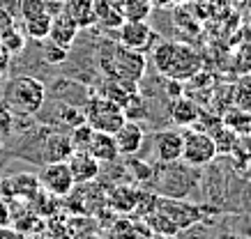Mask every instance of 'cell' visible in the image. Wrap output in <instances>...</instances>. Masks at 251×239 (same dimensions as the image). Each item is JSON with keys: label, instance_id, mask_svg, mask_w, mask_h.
I'll return each instance as SVG.
<instances>
[{"label": "cell", "instance_id": "obj_1", "mask_svg": "<svg viewBox=\"0 0 251 239\" xmlns=\"http://www.w3.org/2000/svg\"><path fill=\"white\" fill-rule=\"evenodd\" d=\"M152 65L168 81L187 83L203 69V58L187 42H161L152 51Z\"/></svg>", "mask_w": 251, "mask_h": 239}, {"label": "cell", "instance_id": "obj_31", "mask_svg": "<svg viewBox=\"0 0 251 239\" xmlns=\"http://www.w3.org/2000/svg\"><path fill=\"white\" fill-rule=\"evenodd\" d=\"M237 71H242V74H251V46H244L237 55Z\"/></svg>", "mask_w": 251, "mask_h": 239}, {"label": "cell", "instance_id": "obj_18", "mask_svg": "<svg viewBox=\"0 0 251 239\" xmlns=\"http://www.w3.org/2000/svg\"><path fill=\"white\" fill-rule=\"evenodd\" d=\"M214 140V147H217V154H230V152H235V143L240 138V133H235L230 127L226 124H219V127H214V131L210 133Z\"/></svg>", "mask_w": 251, "mask_h": 239}, {"label": "cell", "instance_id": "obj_36", "mask_svg": "<svg viewBox=\"0 0 251 239\" xmlns=\"http://www.w3.org/2000/svg\"><path fill=\"white\" fill-rule=\"evenodd\" d=\"M7 221H9L7 205H5V202H0V225H7Z\"/></svg>", "mask_w": 251, "mask_h": 239}, {"label": "cell", "instance_id": "obj_17", "mask_svg": "<svg viewBox=\"0 0 251 239\" xmlns=\"http://www.w3.org/2000/svg\"><path fill=\"white\" fill-rule=\"evenodd\" d=\"M51 21H53V16L49 14V12H42V14H37V16L25 19V21H23L25 37L35 39V42H44V39L49 37V30H51Z\"/></svg>", "mask_w": 251, "mask_h": 239}, {"label": "cell", "instance_id": "obj_33", "mask_svg": "<svg viewBox=\"0 0 251 239\" xmlns=\"http://www.w3.org/2000/svg\"><path fill=\"white\" fill-rule=\"evenodd\" d=\"M12 25H14L12 14H9V12H5V9H0V35L7 30V28H12Z\"/></svg>", "mask_w": 251, "mask_h": 239}, {"label": "cell", "instance_id": "obj_14", "mask_svg": "<svg viewBox=\"0 0 251 239\" xmlns=\"http://www.w3.org/2000/svg\"><path fill=\"white\" fill-rule=\"evenodd\" d=\"M168 115L175 127H194L201 120V108L187 97H175L168 108Z\"/></svg>", "mask_w": 251, "mask_h": 239}, {"label": "cell", "instance_id": "obj_39", "mask_svg": "<svg viewBox=\"0 0 251 239\" xmlns=\"http://www.w3.org/2000/svg\"><path fill=\"white\" fill-rule=\"evenodd\" d=\"M0 156H2V140H0Z\"/></svg>", "mask_w": 251, "mask_h": 239}, {"label": "cell", "instance_id": "obj_30", "mask_svg": "<svg viewBox=\"0 0 251 239\" xmlns=\"http://www.w3.org/2000/svg\"><path fill=\"white\" fill-rule=\"evenodd\" d=\"M108 239H141L136 235V230L131 228V225L127 223H120L115 230H111V235H108Z\"/></svg>", "mask_w": 251, "mask_h": 239}, {"label": "cell", "instance_id": "obj_32", "mask_svg": "<svg viewBox=\"0 0 251 239\" xmlns=\"http://www.w3.org/2000/svg\"><path fill=\"white\" fill-rule=\"evenodd\" d=\"M9 62H12V55L0 46V76H5V74L9 71Z\"/></svg>", "mask_w": 251, "mask_h": 239}, {"label": "cell", "instance_id": "obj_23", "mask_svg": "<svg viewBox=\"0 0 251 239\" xmlns=\"http://www.w3.org/2000/svg\"><path fill=\"white\" fill-rule=\"evenodd\" d=\"M92 129L88 122H81L76 124L74 129H72V133H69V140H72V147H74V152H85L88 150V145H90V138H92Z\"/></svg>", "mask_w": 251, "mask_h": 239}, {"label": "cell", "instance_id": "obj_28", "mask_svg": "<svg viewBox=\"0 0 251 239\" xmlns=\"http://www.w3.org/2000/svg\"><path fill=\"white\" fill-rule=\"evenodd\" d=\"M85 122L83 117V110H78V108H72V106H62L60 110V124H65L67 129H74L76 124Z\"/></svg>", "mask_w": 251, "mask_h": 239}, {"label": "cell", "instance_id": "obj_37", "mask_svg": "<svg viewBox=\"0 0 251 239\" xmlns=\"http://www.w3.org/2000/svg\"><path fill=\"white\" fill-rule=\"evenodd\" d=\"M182 2H191V5H198V2H203V0H182Z\"/></svg>", "mask_w": 251, "mask_h": 239}, {"label": "cell", "instance_id": "obj_21", "mask_svg": "<svg viewBox=\"0 0 251 239\" xmlns=\"http://www.w3.org/2000/svg\"><path fill=\"white\" fill-rule=\"evenodd\" d=\"M0 46L5 48L9 55H19L25 48V32H21L16 25L7 28V30L0 35Z\"/></svg>", "mask_w": 251, "mask_h": 239}, {"label": "cell", "instance_id": "obj_40", "mask_svg": "<svg viewBox=\"0 0 251 239\" xmlns=\"http://www.w3.org/2000/svg\"><path fill=\"white\" fill-rule=\"evenodd\" d=\"M148 239H159V237H148Z\"/></svg>", "mask_w": 251, "mask_h": 239}, {"label": "cell", "instance_id": "obj_15", "mask_svg": "<svg viewBox=\"0 0 251 239\" xmlns=\"http://www.w3.org/2000/svg\"><path fill=\"white\" fill-rule=\"evenodd\" d=\"M62 12H67L78 28H90L97 23V12H95V0H65Z\"/></svg>", "mask_w": 251, "mask_h": 239}, {"label": "cell", "instance_id": "obj_26", "mask_svg": "<svg viewBox=\"0 0 251 239\" xmlns=\"http://www.w3.org/2000/svg\"><path fill=\"white\" fill-rule=\"evenodd\" d=\"M16 9H19V14L21 19H30V16H37L42 12H46V2L44 0H16Z\"/></svg>", "mask_w": 251, "mask_h": 239}, {"label": "cell", "instance_id": "obj_4", "mask_svg": "<svg viewBox=\"0 0 251 239\" xmlns=\"http://www.w3.org/2000/svg\"><path fill=\"white\" fill-rule=\"evenodd\" d=\"M83 117L95 131H106V133H115L120 129V124L127 120L122 106H118L115 101L106 99L101 94L88 101V106L83 108Z\"/></svg>", "mask_w": 251, "mask_h": 239}, {"label": "cell", "instance_id": "obj_25", "mask_svg": "<svg viewBox=\"0 0 251 239\" xmlns=\"http://www.w3.org/2000/svg\"><path fill=\"white\" fill-rule=\"evenodd\" d=\"M115 200H122V202H118V205H115V207L120 209V212H127V209L136 207L138 193L134 191V189H131V186H120V189H115L113 198H111V202H115Z\"/></svg>", "mask_w": 251, "mask_h": 239}, {"label": "cell", "instance_id": "obj_38", "mask_svg": "<svg viewBox=\"0 0 251 239\" xmlns=\"http://www.w3.org/2000/svg\"><path fill=\"white\" fill-rule=\"evenodd\" d=\"M44 2H65V0H44Z\"/></svg>", "mask_w": 251, "mask_h": 239}, {"label": "cell", "instance_id": "obj_9", "mask_svg": "<svg viewBox=\"0 0 251 239\" xmlns=\"http://www.w3.org/2000/svg\"><path fill=\"white\" fill-rule=\"evenodd\" d=\"M78 28L76 21L67 14V12H58L51 21V30H49V42H53L58 46L62 48H72V44L76 42V35H78Z\"/></svg>", "mask_w": 251, "mask_h": 239}, {"label": "cell", "instance_id": "obj_11", "mask_svg": "<svg viewBox=\"0 0 251 239\" xmlns=\"http://www.w3.org/2000/svg\"><path fill=\"white\" fill-rule=\"evenodd\" d=\"M182 140H184V136L180 131H173V129L159 131L157 133V138H154V152H157V159H159L161 163L180 161V156H182Z\"/></svg>", "mask_w": 251, "mask_h": 239}, {"label": "cell", "instance_id": "obj_12", "mask_svg": "<svg viewBox=\"0 0 251 239\" xmlns=\"http://www.w3.org/2000/svg\"><path fill=\"white\" fill-rule=\"evenodd\" d=\"M85 152L95 156L99 163L115 161V159L120 156V152H118V145H115L113 133H106V131H92L90 145H88V150H85Z\"/></svg>", "mask_w": 251, "mask_h": 239}, {"label": "cell", "instance_id": "obj_19", "mask_svg": "<svg viewBox=\"0 0 251 239\" xmlns=\"http://www.w3.org/2000/svg\"><path fill=\"white\" fill-rule=\"evenodd\" d=\"M118 9L125 21H145L152 5H150V0H122Z\"/></svg>", "mask_w": 251, "mask_h": 239}, {"label": "cell", "instance_id": "obj_22", "mask_svg": "<svg viewBox=\"0 0 251 239\" xmlns=\"http://www.w3.org/2000/svg\"><path fill=\"white\" fill-rule=\"evenodd\" d=\"M233 104L237 108L251 110V74H242L240 81L233 85Z\"/></svg>", "mask_w": 251, "mask_h": 239}, {"label": "cell", "instance_id": "obj_35", "mask_svg": "<svg viewBox=\"0 0 251 239\" xmlns=\"http://www.w3.org/2000/svg\"><path fill=\"white\" fill-rule=\"evenodd\" d=\"M182 0H150L152 7H161V9H168V7H177Z\"/></svg>", "mask_w": 251, "mask_h": 239}, {"label": "cell", "instance_id": "obj_34", "mask_svg": "<svg viewBox=\"0 0 251 239\" xmlns=\"http://www.w3.org/2000/svg\"><path fill=\"white\" fill-rule=\"evenodd\" d=\"M0 239H23V235L14 228H7V225H0Z\"/></svg>", "mask_w": 251, "mask_h": 239}, {"label": "cell", "instance_id": "obj_8", "mask_svg": "<svg viewBox=\"0 0 251 239\" xmlns=\"http://www.w3.org/2000/svg\"><path fill=\"white\" fill-rule=\"evenodd\" d=\"M113 138H115V145H118V152L125 154V156H131L143 147L145 131L138 122H134V120H125V122L120 124V129L113 133Z\"/></svg>", "mask_w": 251, "mask_h": 239}, {"label": "cell", "instance_id": "obj_7", "mask_svg": "<svg viewBox=\"0 0 251 239\" xmlns=\"http://www.w3.org/2000/svg\"><path fill=\"white\" fill-rule=\"evenodd\" d=\"M118 39H120L122 46L131 48V51H138V53H145L148 48H152L154 39H157V32L145 21H122L120 37Z\"/></svg>", "mask_w": 251, "mask_h": 239}, {"label": "cell", "instance_id": "obj_5", "mask_svg": "<svg viewBox=\"0 0 251 239\" xmlns=\"http://www.w3.org/2000/svg\"><path fill=\"white\" fill-rule=\"evenodd\" d=\"M182 136H184V140H182V156L180 159L187 166L203 168V166L214 161L217 147H214V140L210 133L203 131V129H194V131H187Z\"/></svg>", "mask_w": 251, "mask_h": 239}, {"label": "cell", "instance_id": "obj_2", "mask_svg": "<svg viewBox=\"0 0 251 239\" xmlns=\"http://www.w3.org/2000/svg\"><path fill=\"white\" fill-rule=\"evenodd\" d=\"M44 99L46 87L35 76H16L2 90V104L14 115H35L42 110Z\"/></svg>", "mask_w": 251, "mask_h": 239}, {"label": "cell", "instance_id": "obj_16", "mask_svg": "<svg viewBox=\"0 0 251 239\" xmlns=\"http://www.w3.org/2000/svg\"><path fill=\"white\" fill-rule=\"evenodd\" d=\"M72 152H74V147H72L69 136H65V133H53V136H49L46 147H44L46 161H67Z\"/></svg>", "mask_w": 251, "mask_h": 239}, {"label": "cell", "instance_id": "obj_27", "mask_svg": "<svg viewBox=\"0 0 251 239\" xmlns=\"http://www.w3.org/2000/svg\"><path fill=\"white\" fill-rule=\"evenodd\" d=\"M67 55H69V48H62V46H58V44H53V42H49L44 46L46 65H60V62L67 60Z\"/></svg>", "mask_w": 251, "mask_h": 239}, {"label": "cell", "instance_id": "obj_10", "mask_svg": "<svg viewBox=\"0 0 251 239\" xmlns=\"http://www.w3.org/2000/svg\"><path fill=\"white\" fill-rule=\"evenodd\" d=\"M74 184H90L99 175V161L88 152H72L67 159Z\"/></svg>", "mask_w": 251, "mask_h": 239}, {"label": "cell", "instance_id": "obj_13", "mask_svg": "<svg viewBox=\"0 0 251 239\" xmlns=\"http://www.w3.org/2000/svg\"><path fill=\"white\" fill-rule=\"evenodd\" d=\"M0 191H2L5 198H16V196L35 198L39 191V177L23 173V175H16V177H12V179H5V182L0 184Z\"/></svg>", "mask_w": 251, "mask_h": 239}, {"label": "cell", "instance_id": "obj_24", "mask_svg": "<svg viewBox=\"0 0 251 239\" xmlns=\"http://www.w3.org/2000/svg\"><path fill=\"white\" fill-rule=\"evenodd\" d=\"M148 225H150L154 232L164 235V237H173V235H177V232H180L177 223H175L173 218H168L164 212H159V214L150 216V218H148Z\"/></svg>", "mask_w": 251, "mask_h": 239}, {"label": "cell", "instance_id": "obj_6", "mask_svg": "<svg viewBox=\"0 0 251 239\" xmlns=\"http://www.w3.org/2000/svg\"><path fill=\"white\" fill-rule=\"evenodd\" d=\"M39 186L49 191L51 196H69L74 191V177L69 173L67 161H46L44 170L39 173Z\"/></svg>", "mask_w": 251, "mask_h": 239}, {"label": "cell", "instance_id": "obj_20", "mask_svg": "<svg viewBox=\"0 0 251 239\" xmlns=\"http://www.w3.org/2000/svg\"><path fill=\"white\" fill-rule=\"evenodd\" d=\"M224 124L230 127L235 133H249L251 131V110H244V108H230L226 117H224Z\"/></svg>", "mask_w": 251, "mask_h": 239}, {"label": "cell", "instance_id": "obj_3", "mask_svg": "<svg viewBox=\"0 0 251 239\" xmlns=\"http://www.w3.org/2000/svg\"><path fill=\"white\" fill-rule=\"evenodd\" d=\"M99 67L106 74V78H115V81H127V83H138L145 74V55L138 53V51H131V48L122 46H113L108 53L101 55L99 60Z\"/></svg>", "mask_w": 251, "mask_h": 239}, {"label": "cell", "instance_id": "obj_29", "mask_svg": "<svg viewBox=\"0 0 251 239\" xmlns=\"http://www.w3.org/2000/svg\"><path fill=\"white\" fill-rule=\"evenodd\" d=\"M14 129V113L0 101V136H5Z\"/></svg>", "mask_w": 251, "mask_h": 239}]
</instances>
